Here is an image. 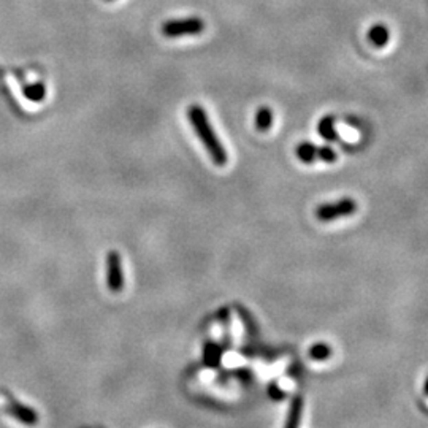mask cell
<instances>
[{
  "label": "cell",
  "mask_w": 428,
  "mask_h": 428,
  "mask_svg": "<svg viewBox=\"0 0 428 428\" xmlns=\"http://www.w3.org/2000/svg\"><path fill=\"white\" fill-rule=\"evenodd\" d=\"M187 114H189V121L192 124V127H194L195 133L198 135V138H200L203 145H205L211 160L217 167L227 165L228 154H227L226 148L222 146L221 140L217 138L216 132H214L213 125L210 124V119H208L206 113H205V109H203L200 105H191Z\"/></svg>",
  "instance_id": "obj_1"
},
{
  "label": "cell",
  "mask_w": 428,
  "mask_h": 428,
  "mask_svg": "<svg viewBox=\"0 0 428 428\" xmlns=\"http://www.w3.org/2000/svg\"><path fill=\"white\" fill-rule=\"evenodd\" d=\"M162 35L167 39H180V36L198 35L205 30V21L200 18H182V19H170L162 24Z\"/></svg>",
  "instance_id": "obj_2"
},
{
  "label": "cell",
  "mask_w": 428,
  "mask_h": 428,
  "mask_svg": "<svg viewBox=\"0 0 428 428\" xmlns=\"http://www.w3.org/2000/svg\"><path fill=\"white\" fill-rule=\"evenodd\" d=\"M357 211V203L352 198H341L338 202L323 203L316 210V217L322 222H330L333 219L351 216Z\"/></svg>",
  "instance_id": "obj_3"
},
{
  "label": "cell",
  "mask_w": 428,
  "mask_h": 428,
  "mask_svg": "<svg viewBox=\"0 0 428 428\" xmlns=\"http://www.w3.org/2000/svg\"><path fill=\"white\" fill-rule=\"evenodd\" d=\"M107 284L111 292H121L124 286L121 257L116 250H109L107 255Z\"/></svg>",
  "instance_id": "obj_4"
},
{
  "label": "cell",
  "mask_w": 428,
  "mask_h": 428,
  "mask_svg": "<svg viewBox=\"0 0 428 428\" xmlns=\"http://www.w3.org/2000/svg\"><path fill=\"white\" fill-rule=\"evenodd\" d=\"M5 411H7V414H10L18 422H21V424H24L28 427H34L39 424V414H36V411H34L32 408H29V406H25L23 403H19V401L14 400L13 396H8L7 408H5Z\"/></svg>",
  "instance_id": "obj_5"
},
{
  "label": "cell",
  "mask_w": 428,
  "mask_h": 428,
  "mask_svg": "<svg viewBox=\"0 0 428 428\" xmlns=\"http://www.w3.org/2000/svg\"><path fill=\"white\" fill-rule=\"evenodd\" d=\"M389 39H390V32L384 24L373 25L368 32V40L372 41L374 46H378V48H383V46L387 45Z\"/></svg>",
  "instance_id": "obj_6"
},
{
  "label": "cell",
  "mask_w": 428,
  "mask_h": 428,
  "mask_svg": "<svg viewBox=\"0 0 428 428\" xmlns=\"http://www.w3.org/2000/svg\"><path fill=\"white\" fill-rule=\"evenodd\" d=\"M23 94L30 102H43L46 97V86L41 81L32 83V85H25L23 87Z\"/></svg>",
  "instance_id": "obj_7"
},
{
  "label": "cell",
  "mask_w": 428,
  "mask_h": 428,
  "mask_svg": "<svg viewBox=\"0 0 428 428\" xmlns=\"http://www.w3.org/2000/svg\"><path fill=\"white\" fill-rule=\"evenodd\" d=\"M317 151H319V148L310 142L300 143L297 146V158L305 162V164H312V162L317 160Z\"/></svg>",
  "instance_id": "obj_8"
},
{
  "label": "cell",
  "mask_w": 428,
  "mask_h": 428,
  "mask_svg": "<svg viewBox=\"0 0 428 428\" xmlns=\"http://www.w3.org/2000/svg\"><path fill=\"white\" fill-rule=\"evenodd\" d=\"M301 409H303V400H301L300 396H297V398L292 401L290 412H289V419H287L286 428H299V422H300V417H301Z\"/></svg>",
  "instance_id": "obj_9"
},
{
  "label": "cell",
  "mask_w": 428,
  "mask_h": 428,
  "mask_svg": "<svg viewBox=\"0 0 428 428\" xmlns=\"http://www.w3.org/2000/svg\"><path fill=\"white\" fill-rule=\"evenodd\" d=\"M319 133L322 138L328 140V142H333V140L338 138L336 130H335V119L332 116H325L319 122Z\"/></svg>",
  "instance_id": "obj_10"
},
{
  "label": "cell",
  "mask_w": 428,
  "mask_h": 428,
  "mask_svg": "<svg viewBox=\"0 0 428 428\" xmlns=\"http://www.w3.org/2000/svg\"><path fill=\"white\" fill-rule=\"evenodd\" d=\"M273 124V113L268 107H262L257 111V116H255V127H257L260 132H265L268 130Z\"/></svg>",
  "instance_id": "obj_11"
},
{
  "label": "cell",
  "mask_w": 428,
  "mask_h": 428,
  "mask_svg": "<svg viewBox=\"0 0 428 428\" xmlns=\"http://www.w3.org/2000/svg\"><path fill=\"white\" fill-rule=\"evenodd\" d=\"M330 354H332L330 346H327V344H323V343L314 344L310 351V356L314 360H325L330 357Z\"/></svg>",
  "instance_id": "obj_12"
},
{
  "label": "cell",
  "mask_w": 428,
  "mask_h": 428,
  "mask_svg": "<svg viewBox=\"0 0 428 428\" xmlns=\"http://www.w3.org/2000/svg\"><path fill=\"white\" fill-rule=\"evenodd\" d=\"M338 156L335 151H333L330 146H321L319 151H317V160H322V162H327V164H333V162H336Z\"/></svg>",
  "instance_id": "obj_13"
},
{
  "label": "cell",
  "mask_w": 428,
  "mask_h": 428,
  "mask_svg": "<svg viewBox=\"0 0 428 428\" xmlns=\"http://www.w3.org/2000/svg\"><path fill=\"white\" fill-rule=\"evenodd\" d=\"M108 2H109V0H108Z\"/></svg>",
  "instance_id": "obj_14"
}]
</instances>
